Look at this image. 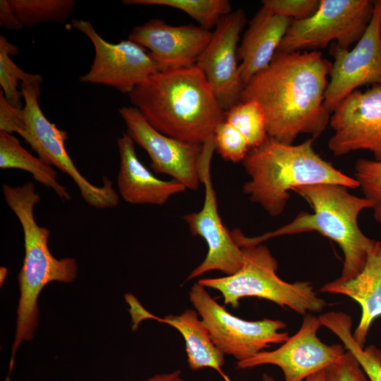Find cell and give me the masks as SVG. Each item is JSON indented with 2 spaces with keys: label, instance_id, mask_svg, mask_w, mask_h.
Wrapping results in <instances>:
<instances>
[{
  "label": "cell",
  "instance_id": "74e56055",
  "mask_svg": "<svg viewBox=\"0 0 381 381\" xmlns=\"http://www.w3.org/2000/svg\"><path fill=\"white\" fill-rule=\"evenodd\" d=\"M174 381H185V380L181 377V375H180L174 380Z\"/></svg>",
  "mask_w": 381,
  "mask_h": 381
},
{
  "label": "cell",
  "instance_id": "4fadbf2b",
  "mask_svg": "<svg viewBox=\"0 0 381 381\" xmlns=\"http://www.w3.org/2000/svg\"><path fill=\"white\" fill-rule=\"evenodd\" d=\"M319 317L303 315L298 331L274 351H262L251 358L237 361L238 369L274 365L283 372L284 381H305L311 375L326 369L346 352L339 344L327 345L317 335L322 326Z\"/></svg>",
  "mask_w": 381,
  "mask_h": 381
},
{
  "label": "cell",
  "instance_id": "277c9868",
  "mask_svg": "<svg viewBox=\"0 0 381 381\" xmlns=\"http://www.w3.org/2000/svg\"><path fill=\"white\" fill-rule=\"evenodd\" d=\"M2 192L8 206L18 219L23 231L25 257L18 273L20 297L14 340L8 370L12 372L16 352L23 341L32 339L38 323L37 300L51 282H72L77 277L78 265L73 258H56L49 248L50 231L35 222L34 208L40 200L32 182L20 186L4 184Z\"/></svg>",
  "mask_w": 381,
  "mask_h": 381
},
{
  "label": "cell",
  "instance_id": "44dd1931",
  "mask_svg": "<svg viewBox=\"0 0 381 381\" xmlns=\"http://www.w3.org/2000/svg\"><path fill=\"white\" fill-rule=\"evenodd\" d=\"M319 291L343 294L359 303L361 317L353 337L364 348L371 324L381 316V242L376 241L363 270L355 278L346 282L334 279L325 284Z\"/></svg>",
  "mask_w": 381,
  "mask_h": 381
},
{
  "label": "cell",
  "instance_id": "d6986e66",
  "mask_svg": "<svg viewBox=\"0 0 381 381\" xmlns=\"http://www.w3.org/2000/svg\"><path fill=\"white\" fill-rule=\"evenodd\" d=\"M120 157L117 186L122 198L131 204L162 205L186 187L173 179L157 178L138 158L135 142L126 133L117 140Z\"/></svg>",
  "mask_w": 381,
  "mask_h": 381
},
{
  "label": "cell",
  "instance_id": "f35d334b",
  "mask_svg": "<svg viewBox=\"0 0 381 381\" xmlns=\"http://www.w3.org/2000/svg\"><path fill=\"white\" fill-rule=\"evenodd\" d=\"M380 32H381V25H380Z\"/></svg>",
  "mask_w": 381,
  "mask_h": 381
},
{
  "label": "cell",
  "instance_id": "d590c367",
  "mask_svg": "<svg viewBox=\"0 0 381 381\" xmlns=\"http://www.w3.org/2000/svg\"><path fill=\"white\" fill-rule=\"evenodd\" d=\"M7 273H8V270L6 267H1V269H0V282H1V285L2 284V282H4L5 280V278L7 275Z\"/></svg>",
  "mask_w": 381,
  "mask_h": 381
},
{
  "label": "cell",
  "instance_id": "1f68e13d",
  "mask_svg": "<svg viewBox=\"0 0 381 381\" xmlns=\"http://www.w3.org/2000/svg\"><path fill=\"white\" fill-rule=\"evenodd\" d=\"M25 128L23 109L13 107L0 90V131L19 134Z\"/></svg>",
  "mask_w": 381,
  "mask_h": 381
},
{
  "label": "cell",
  "instance_id": "6da1fadb",
  "mask_svg": "<svg viewBox=\"0 0 381 381\" xmlns=\"http://www.w3.org/2000/svg\"><path fill=\"white\" fill-rule=\"evenodd\" d=\"M332 66L320 51L276 52L244 86L241 102L260 104L270 138L291 145L306 133L315 140L330 120L324 98Z\"/></svg>",
  "mask_w": 381,
  "mask_h": 381
},
{
  "label": "cell",
  "instance_id": "f546056e",
  "mask_svg": "<svg viewBox=\"0 0 381 381\" xmlns=\"http://www.w3.org/2000/svg\"><path fill=\"white\" fill-rule=\"evenodd\" d=\"M262 7L270 12L294 20H303L313 16L320 0H263Z\"/></svg>",
  "mask_w": 381,
  "mask_h": 381
},
{
  "label": "cell",
  "instance_id": "83f0119b",
  "mask_svg": "<svg viewBox=\"0 0 381 381\" xmlns=\"http://www.w3.org/2000/svg\"><path fill=\"white\" fill-rule=\"evenodd\" d=\"M354 169L355 179L364 198L374 203V217L381 224V161L360 159Z\"/></svg>",
  "mask_w": 381,
  "mask_h": 381
},
{
  "label": "cell",
  "instance_id": "d4e9b609",
  "mask_svg": "<svg viewBox=\"0 0 381 381\" xmlns=\"http://www.w3.org/2000/svg\"><path fill=\"white\" fill-rule=\"evenodd\" d=\"M10 6L23 26L49 22L64 23L73 12V0H8Z\"/></svg>",
  "mask_w": 381,
  "mask_h": 381
},
{
  "label": "cell",
  "instance_id": "836d02e7",
  "mask_svg": "<svg viewBox=\"0 0 381 381\" xmlns=\"http://www.w3.org/2000/svg\"><path fill=\"white\" fill-rule=\"evenodd\" d=\"M180 375V370H175L171 373L157 374L143 381H174V380Z\"/></svg>",
  "mask_w": 381,
  "mask_h": 381
},
{
  "label": "cell",
  "instance_id": "4316f807",
  "mask_svg": "<svg viewBox=\"0 0 381 381\" xmlns=\"http://www.w3.org/2000/svg\"><path fill=\"white\" fill-rule=\"evenodd\" d=\"M18 53V47L9 42L5 36H0V85L6 99L15 107L23 109L21 91L18 90V82L29 80L42 83V77L39 74L25 72L10 58Z\"/></svg>",
  "mask_w": 381,
  "mask_h": 381
},
{
  "label": "cell",
  "instance_id": "5bb4252c",
  "mask_svg": "<svg viewBox=\"0 0 381 381\" xmlns=\"http://www.w3.org/2000/svg\"><path fill=\"white\" fill-rule=\"evenodd\" d=\"M119 112L127 126V133L150 158V167L196 190L200 183L202 145L181 141L155 130L134 107H123Z\"/></svg>",
  "mask_w": 381,
  "mask_h": 381
},
{
  "label": "cell",
  "instance_id": "30bf717a",
  "mask_svg": "<svg viewBox=\"0 0 381 381\" xmlns=\"http://www.w3.org/2000/svg\"><path fill=\"white\" fill-rule=\"evenodd\" d=\"M214 150L213 135L202 145L200 177L205 187L203 206L199 212L186 214L183 217L191 234L202 237L208 248L205 258L190 273L186 281L212 270L231 275L240 270L245 262L242 249L234 241L231 232L223 224L218 212L210 176V164Z\"/></svg>",
  "mask_w": 381,
  "mask_h": 381
},
{
  "label": "cell",
  "instance_id": "cb8c5ba5",
  "mask_svg": "<svg viewBox=\"0 0 381 381\" xmlns=\"http://www.w3.org/2000/svg\"><path fill=\"white\" fill-rule=\"evenodd\" d=\"M126 5L163 6L179 9L193 18L199 26L210 30L231 12L228 0H124Z\"/></svg>",
  "mask_w": 381,
  "mask_h": 381
},
{
  "label": "cell",
  "instance_id": "9a60e30c",
  "mask_svg": "<svg viewBox=\"0 0 381 381\" xmlns=\"http://www.w3.org/2000/svg\"><path fill=\"white\" fill-rule=\"evenodd\" d=\"M334 131L328 143L335 156L358 150L370 151L381 161V85L356 90L339 103L330 117Z\"/></svg>",
  "mask_w": 381,
  "mask_h": 381
},
{
  "label": "cell",
  "instance_id": "7a4b0ae2",
  "mask_svg": "<svg viewBox=\"0 0 381 381\" xmlns=\"http://www.w3.org/2000/svg\"><path fill=\"white\" fill-rule=\"evenodd\" d=\"M128 96L155 130L187 143L202 145L224 119V111L197 64L158 71Z\"/></svg>",
  "mask_w": 381,
  "mask_h": 381
},
{
  "label": "cell",
  "instance_id": "7c38bea8",
  "mask_svg": "<svg viewBox=\"0 0 381 381\" xmlns=\"http://www.w3.org/2000/svg\"><path fill=\"white\" fill-rule=\"evenodd\" d=\"M381 0L375 1L372 19L351 50L330 45L334 58L324 107L330 114L346 97L364 85H381Z\"/></svg>",
  "mask_w": 381,
  "mask_h": 381
},
{
  "label": "cell",
  "instance_id": "ba28073f",
  "mask_svg": "<svg viewBox=\"0 0 381 381\" xmlns=\"http://www.w3.org/2000/svg\"><path fill=\"white\" fill-rule=\"evenodd\" d=\"M374 5L371 0H320L313 16L292 20L277 52L318 51L329 42L349 49L365 32Z\"/></svg>",
  "mask_w": 381,
  "mask_h": 381
},
{
  "label": "cell",
  "instance_id": "4dcf8cb0",
  "mask_svg": "<svg viewBox=\"0 0 381 381\" xmlns=\"http://www.w3.org/2000/svg\"><path fill=\"white\" fill-rule=\"evenodd\" d=\"M325 381H370L365 372L349 351L325 369Z\"/></svg>",
  "mask_w": 381,
  "mask_h": 381
},
{
  "label": "cell",
  "instance_id": "5b68a950",
  "mask_svg": "<svg viewBox=\"0 0 381 381\" xmlns=\"http://www.w3.org/2000/svg\"><path fill=\"white\" fill-rule=\"evenodd\" d=\"M313 139L287 145L267 137L250 150L243 161L251 179L243 190L271 216L282 213L294 188L320 183L338 184L349 188L358 182L323 159L313 147Z\"/></svg>",
  "mask_w": 381,
  "mask_h": 381
},
{
  "label": "cell",
  "instance_id": "603a6c76",
  "mask_svg": "<svg viewBox=\"0 0 381 381\" xmlns=\"http://www.w3.org/2000/svg\"><path fill=\"white\" fill-rule=\"evenodd\" d=\"M320 319L322 325L335 334L347 351L352 353L370 381H381V350L374 345L362 348L356 342L351 332V316L342 312L329 311L322 314Z\"/></svg>",
  "mask_w": 381,
  "mask_h": 381
},
{
  "label": "cell",
  "instance_id": "f1b7e54d",
  "mask_svg": "<svg viewBox=\"0 0 381 381\" xmlns=\"http://www.w3.org/2000/svg\"><path fill=\"white\" fill-rule=\"evenodd\" d=\"M214 140L221 157L234 163L243 162L250 150L245 137L224 119L216 127Z\"/></svg>",
  "mask_w": 381,
  "mask_h": 381
},
{
  "label": "cell",
  "instance_id": "e575fe53",
  "mask_svg": "<svg viewBox=\"0 0 381 381\" xmlns=\"http://www.w3.org/2000/svg\"><path fill=\"white\" fill-rule=\"evenodd\" d=\"M305 381H325V369L311 375Z\"/></svg>",
  "mask_w": 381,
  "mask_h": 381
},
{
  "label": "cell",
  "instance_id": "8d00e7d4",
  "mask_svg": "<svg viewBox=\"0 0 381 381\" xmlns=\"http://www.w3.org/2000/svg\"><path fill=\"white\" fill-rule=\"evenodd\" d=\"M261 381H275V380L272 376L267 373H263Z\"/></svg>",
  "mask_w": 381,
  "mask_h": 381
},
{
  "label": "cell",
  "instance_id": "7402d4cb",
  "mask_svg": "<svg viewBox=\"0 0 381 381\" xmlns=\"http://www.w3.org/2000/svg\"><path fill=\"white\" fill-rule=\"evenodd\" d=\"M0 168L26 171L37 181L54 190L62 200L71 198L67 188L57 181L56 171L52 166L32 155L14 135L2 131H0Z\"/></svg>",
  "mask_w": 381,
  "mask_h": 381
},
{
  "label": "cell",
  "instance_id": "8992f818",
  "mask_svg": "<svg viewBox=\"0 0 381 381\" xmlns=\"http://www.w3.org/2000/svg\"><path fill=\"white\" fill-rule=\"evenodd\" d=\"M245 262L240 270L219 278H204L198 283L219 291L226 305L237 308L240 299L254 296L288 307L298 314L320 313L327 306L308 281L289 283L277 274L278 263L268 248L258 244L241 247Z\"/></svg>",
  "mask_w": 381,
  "mask_h": 381
},
{
  "label": "cell",
  "instance_id": "3957f363",
  "mask_svg": "<svg viewBox=\"0 0 381 381\" xmlns=\"http://www.w3.org/2000/svg\"><path fill=\"white\" fill-rule=\"evenodd\" d=\"M346 187L333 183H320L294 188L312 206L313 213L301 212L290 223L262 235L248 237L240 229L231 234L241 248L260 244L269 238L306 231H318L336 242L341 248L344 262L341 274L336 279L346 282L355 278L363 269L376 241L366 236L358 225V216L374 203L365 198L350 194Z\"/></svg>",
  "mask_w": 381,
  "mask_h": 381
},
{
  "label": "cell",
  "instance_id": "8fae6325",
  "mask_svg": "<svg viewBox=\"0 0 381 381\" xmlns=\"http://www.w3.org/2000/svg\"><path fill=\"white\" fill-rule=\"evenodd\" d=\"M71 24L90 40L95 49L93 62L90 71L80 76L81 83L104 85L128 95L159 71L150 52L137 43L130 40L109 42L88 20L72 19Z\"/></svg>",
  "mask_w": 381,
  "mask_h": 381
},
{
  "label": "cell",
  "instance_id": "ac0fdd59",
  "mask_svg": "<svg viewBox=\"0 0 381 381\" xmlns=\"http://www.w3.org/2000/svg\"><path fill=\"white\" fill-rule=\"evenodd\" d=\"M129 304L133 327H137L143 319L151 318L168 324L176 328L182 335L186 345L188 366L198 370L211 368L217 370L224 381H231L222 370L224 364V354L213 343L209 331L198 313L193 309H186L180 315H168L157 318L147 312L131 294L125 296Z\"/></svg>",
  "mask_w": 381,
  "mask_h": 381
},
{
  "label": "cell",
  "instance_id": "484cf974",
  "mask_svg": "<svg viewBox=\"0 0 381 381\" xmlns=\"http://www.w3.org/2000/svg\"><path fill=\"white\" fill-rule=\"evenodd\" d=\"M224 121L241 132L250 150L260 146L267 137L263 111L255 100L240 102L231 107L224 111Z\"/></svg>",
  "mask_w": 381,
  "mask_h": 381
},
{
  "label": "cell",
  "instance_id": "9c48e42d",
  "mask_svg": "<svg viewBox=\"0 0 381 381\" xmlns=\"http://www.w3.org/2000/svg\"><path fill=\"white\" fill-rule=\"evenodd\" d=\"M189 300L215 346L224 355L232 356L237 361L248 359L271 344H282L289 338L287 332H281L286 327L282 320L241 319L219 305L198 282L192 286Z\"/></svg>",
  "mask_w": 381,
  "mask_h": 381
},
{
  "label": "cell",
  "instance_id": "d6a6232c",
  "mask_svg": "<svg viewBox=\"0 0 381 381\" xmlns=\"http://www.w3.org/2000/svg\"><path fill=\"white\" fill-rule=\"evenodd\" d=\"M0 27L9 30H20L24 27L8 0L0 1Z\"/></svg>",
  "mask_w": 381,
  "mask_h": 381
},
{
  "label": "cell",
  "instance_id": "2e32d148",
  "mask_svg": "<svg viewBox=\"0 0 381 381\" xmlns=\"http://www.w3.org/2000/svg\"><path fill=\"white\" fill-rule=\"evenodd\" d=\"M246 23L241 8L223 16L196 64L224 111L241 102L244 88L237 62V44Z\"/></svg>",
  "mask_w": 381,
  "mask_h": 381
},
{
  "label": "cell",
  "instance_id": "ffe728a7",
  "mask_svg": "<svg viewBox=\"0 0 381 381\" xmlns=\"http://www.w3.org/2000/svg\"><path fill=\"white\" fill-rule=\"evenodd\" d=\"M292 20L262 6L251 19L238 48V59L241 61L238 71L244 86L270 65Z\"/></svg>",
  "mask_w": 381,
  "mask_h": 381
},
{
  "label": "cell",
  "instance_id": "52a82bcc",
  "mask_svg": "<svg viewBox=\"0 0 381 381\" xmlns=\"http://www.w3.org/2000/svg\"><path fill=\"white\" fill-rule=\"evenodd\" d=\"M40 84L29 80L20 83V91L25 101V128L19 135L30 145L42 161L56 167L73 179L82 198L89 205L97 209L116 207L119 197L111 181L104 176L101 186L92 184L74 164L65 146L68 139L67 133L51 123L40 109L38 103Z\"/></svg>",
  "mask_w": 381,
  "mask_h": 381
},
{
  "label": "cell",
  "instance_id": "e0dca14e",
  "mask_svg": "<svg viewBox=\"0 0 381 381\" xmlns=\"http://www.w3.org/2000/svg\"><path fill=\"white\" fill-rule=\"evenodd\" d=\"M212 35L200 26L171 25L154 18L133 28L128 40L149 50L160 71L195 65Z\"/></svg>",
  "mask_w": 381,
  "mask_h": 381
}]
</instances>
